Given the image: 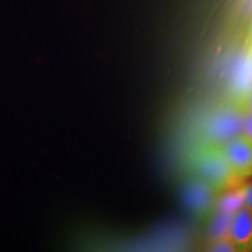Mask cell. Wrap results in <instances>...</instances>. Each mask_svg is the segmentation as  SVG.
Listing matches in <instances>:
<instances>
[{"instance_id": "cell-1", "label": "cell", "mask_w": 252, "mask_h": 252, "mask_svg": "<svg viewBox=\"0 0 252 252\" xmlns=\"http://www.w3.org/2000/svg\"><path fill=\"white\" fill-rule=\"evenodd\" d=\"M189 166L194 176L207 184L216 194L242 185L232 174L220 145L201 141L190 152Z\"/></svg>"}, {"instance_id": "cell-2", "label": "cell", "mask_w": 252, "mask_h": 252, "mask_svg": "<svg viewBox=\"0 0 252 252\" xmlns=\"http://www.w3.org/2000/svg\"><path fill=\"white\" fill-rule=\"evenodd\" d=\"M245 113L239 111L232 104L208 119L203 130L204 143L220 145L236 135L243 133Z\"/></svg>"}, {"instance_id": "cell-3", "label": "cell", "mask_w": 252, "mask_h": 252, "mask_svg": "<svg viewBox=\"0 0 252 252\" xmlns=\"http://www.w3.org/2000/svg\"><path fill=\"white\" fill-rule=\"evenodd\" d=\"M220 151L238 182L252 175V141L244 133L220 145Z\"/></svg>"}, {"instance_id": "cell-4", "label": "cell", "mask_w": 252, "mask_h": 252, "mask_svg": "<svg viewBox=\"0 0 252 252\" xmlns=\"http://www.w3.org/2000/svg\"><path fill=\"white\" fill-rule=\"evenodd\" d=\"M215 196V191L196 176L186 181L184 188L185 201L189 210H191L198 219L207 217L213 212L216 203Z\"/></svg>"}, {"instance_id": "cell-5", "label": "cell", "mask_w": 252, "mask_h": 252, "mask_svg": "<svg viewBox=\"0 0 252 252\" xmlns=\"http://www.w3.org/2000/svg\"><path fill=\"white\" fill-rule=\"evenodd\" d=\"M229 238L237 250H250L252 248V215L245 207L232 216Z\"/></svg>"}, {"instance_id": "cell-6", "label": "cell", "mask_w": 252, "mask_h": 252, "mask_svg": "<svg viewBox=\"0 0 252 252\" xmlns=\"http://www.w3.org/2000/svg\"><path fill=\"white\" fill-rule=\"evenodd\" d=\"M223 196L217 202V207L220 212H224L234 215L238 210L245 207V194H247V186L238 185L228 190L223 191Z\"/></svg>"}, {"instance_id": "cell-7", "label": "cell", "mask_w": 252, "mask_h": 252, "mask_svg": "<svg viewBox=\"0 0 252 252\" xmlns=\"http://www.w3.org/2000/svg\"><path fill=\"white\" fill-rule=\"evenodd\" d=\"M232 216L234 215H231V214L219 210V214L216 215L212 224V228H210V234H212L214 241L222 238H229V230L230 224H231Z\"/></svg>"}, {"instance_id": "cell-8", "label": "cell", "mask_w": 252, "mask_h": 252, "mask_svg": "<svg viewBox=\"0 0 252 252\" xmlns=\"http://www.w3.org/2000/svg\"><path fill=\"white\" fill-rule=\"evenodd\" d=\"M209 250L212 251H224V252H230V251H238L236 245L230 241V238H222V239H216V241L213 242V244L210 245Z\"/></svg>"}, {"instance_id": "cell-9", "label": "cell", "mask_w": 252, "mask_h": 252, "mask_svg": "<svg viewBox=\"0 0 252 252\" xmlns=\"http://www.w3.org/2000/svg\"><path fill=\"white\" fill-rule=\"evenodd\" d=\"M243 133L252 141V112L245 113Z\"/></svg>"}, {"instance_id": "cell-10", "label": "cell", "mask_w": 252, "mask_h": 252, "mask_svg": "<svg viewBox=\"0 0 252 252\" xmlns=\"http://www.w3.org/2000/svg\"><path fill=\"white\" fill-rule=\"evenodd\" d=\"M245 208L252 215V185L247 186V194H245Z\"/></svg>"}, {"instance_id": "cell-11", "label": "cell", "mask_w": 252, "mask_h": 252, "mask_svg": "<svg viewBox=\"0 0 252 252\" xmlns=\"http://www.w3.org/2000/svg\"><path fill=\"white\" fill-rule=\"evenodd\" d=\"M248 112H252V91L250 94V97H249V102H248Z\"/></svg>"}]
</instances>
